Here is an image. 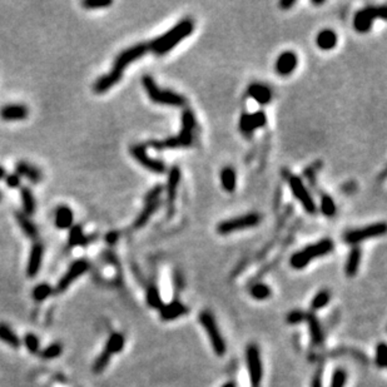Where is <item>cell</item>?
Listing matches in <instances>:
<instances>
[{"label":"cell","instance_id":"f6af8a7d","mask_svg":"<svg viewBox=\"0 0 387 387\" xmlns=\"http://www.w3.org/2000/svg\"><path fill=\"white\" fill-rule=\"evenodd\" d=\"M4 180H5L6 186H8L9 188H19V187H20L21 178L19 177V176L16 173L6 174V177L4 178Z\"/></svg>","mask_w":387,"mask_h":387},{"label":"cell","instance_id":"4fadbf2b","mask_svg":"<svg viewBox=\"0 0 387 387\" xmlns=\"http://www.w3.org/2000/svg\"><path fill=\"white\" fill-rule=\"evenodd\" d=\"M130 154L137 159L140 164L149 171L154 172V173H163L166 171V166L163 162L158 161V159H153L147 154V146L146 144H134L130 147Z\"/></svg>","mask_w":387,"mask_h":387},{"label":"cell","instance_id":"74e56055","mask_svg":"<svg viewBox=\"0 0 387 387\" xmlns=\"http://www.w3.org/2000/svg\"><path fill=\"white\" fill-rule=\"evenodd\" d=\"M328 302H330V293H328V291H321L318 292L316 296L313 297V299H312V303H311V307L312 309H320V308H323L325 306H327Z\"/></svg>","mask_w":387,"mask_h":387},{"label":"cell","instance_id":"7c38bea8","mask_svg":"<svg viewBox=\"0 0 387 387\" xmlns=\"http://www.w3.org/2000/svg\"><path fill=\"white\" fill-rule=\"evenodd\" d=\"M289 183L292 193H293L294 197L299 200V203H301L302 207L304 208V210H306L307 213L313 214L314 212H316V203H314L313 198L309 194L307 188L304 187L301 178L294 177V176H290Z\"/></svg>","mask_w":387,"mask_h":387},{"label":"cell","instance_id":"52a82bcc","mask_svg":"<svg viewBox=\"0 0 387 387\" xmlns=\"http://www.w3.org/2000/svg\"><path fill=\"white\" fill-rule=\"evenodd\" d=\"M376 18L387 19V10L385 6L381 8H375V6H369L362 10L357 11L354 18V28L359 33H367L371 29L372 23Z\"/></svg>","mask_w":387,"mask_h":387},{"label":"cell","instance_id":"44dd1931","mask_svg":"<svg viewBox=\"0 0 387 387\" xmlns=\"http://www.w3.org/2000/svg\"><path fill=\"white\" fill-rule=\"evenodd\" d=\"M15 218L16 222H18L19 227L21 228L23 233L25 234L26 237L31 239H35L38 237V228L37 226L31 222V219L24 213L23 210H18L15 212Z\"/></svg>","mask_w":387,"mask_h":387},{"label":"cell","instance_id":"8d00e7d4","mask_svg":"<svg viewBox=\"0 0 387 387\" xmlns=\"http://www.w3.org/2000/svg\"><path fill=\"white\" fill-rule=\"evenodd\" d=\"M24 345H25V347L28 348V351L30 352V354L37 355L40 352L39 338H38L35 335H33V333H28V335H25V337H24Z\"/></svg>","mask_w":387,"mask_h":387},{"label":"cell","instance_id":"7402d4cb","mask_svg":"<svg viewBox=\"0 0 387 387\" xmlns=\"http://www.w3.org/2000/svg\"><path fill=\"white\" fill-rule=\"evenodd\" d=\"M187 312V308L183 306L181 302L174 301L172 303L167 304V306H162L161 308V317L164 321L176 320V318L181 317Z\"/></svg>","mask_w":387,"mask_h":387},{"label":"cell","instance_id":"e575fe53","mask_svg":"<svg viewBox=\"0 0 387 387\" xmlns=\"http://www.w3.org/2000/svg\"><path fill=\"white\" fill-rule=\"evenodd\" d=\"M110 357L112 356L108 354L107 351L103 350V352H101V354L99 355L98 357H97L96 362H94V365H93L94 374H100V372H103L104 370L107 369V366L109 365Z\"/></svg>","mask_w":387,"mask_h":387},{"label":"cell","instance_id":"f1b7e54d","mask_svg":"<svg viewBox=\"0 0 387 387\" xmlns=\"http://www.w3.org/2000/svg\"><path fill=\"white\" fill-rule=\"evenodd\" d=\"M221 183L222 187L227 192H233L236 190L237 185V177L236 172L232 167H224L221 172Z\"/></svg>","mask_w":387,"mask_h":387},{"label":"cell","instance_id":"30bf717a","mask_svg":"<svg viewBox=\"0 0 387 387\" xmlns=\"http://www.w3.org/2000/svg\"><path fill=\"white\" fill-rule=\"evenodd\" d=\"M386 232V223L381 222V223H374L370 226L362 227V228L354 229L350 231L343 236L346 243L350 244H357L360 242H364L366 239L372 238V237L382 236Z\"/></svg>","mask_w":387,"mask_h":387},{"label":"cell","instance_id":"7bdbcfd3","mask_svg":"<svg viewBox=\"0 0 387 387\" xmlns=\"http://www.w3.org/2000/svg\"><path fill=\"white\" fill-rule=\"evenodd\" d=\"M82 5L86 9L107 8V6L112 5V1L110 0H84Z\"/></svg>","mask_w":387,"mask_h":387},{"label":"cell","instance_id":"836d02e7","mask_svg":"<svg viewBox=\"0 0 387 387\" xmlns=\"http://www.w3.org/2000/svg\"><path fill=\"white\" fill-rule=\"evenodd\" d=\"M53 293V289L48 284H40L34 287L33 298L38 302H43Z\"/></svg>","mask_w":387,"mask_h":387},{"label":"cell","instance_id":"bcb514c9","mask_svg":"<svg viewBox=\"0 0 387 387\" xmlns=\"http://www.w3.org/2000/svg\"><path fill=\"white\" fill-rule=\"evenodd\" d=\"M162 191H163V187H162V186H157V187H154L153 190H152L151 192H149L148 194L146 195V198H144L146 203L154 202V200H159V195H161Z\"/></svg>","mask_w":387,"mask_h":387},{"label":"cell","instance_id":"83f0119b","mask_svg":"<svg viewBox=\"0 0 387 387\" xmlns=\"http://www.w3.org/2000/svg\"><path fill=\"white\" fill-rule=\"evenodd\" d=\"M306 321L307 323H308L309 332H311V337L313 343L314 345H321V343L323 342V332L320 323H318V320L314 317L313 314L309 313L306 316Z\"/></svg>","mask_w":387,"mask_h":387},{"label":"cell","instance_id":"603a6c76","mask_svg":"<svg viewBox=\"0 0 387 387\" xmlns=\"http://www.w3.org/2000/svg\"><path fill=\"white\" fill-rule=\"evenodd\" d=\"M248 94H250L251 98L255 99L257 103L263 104V105L270 103L271 99H272V93H271L270 89L266 86H263V84H251L250 88H248Z\"/></svg>","mask_w":387,"mask_h":387},{"label":"cell","instance_id":"5bb4252c","mask_svg":"<svg viewBox=\"0 0 387 387\" xmlns=\"http://www.w3.org/2000/svg\"><path fill=\"white\" fill-rule=\"evenodd\" d=\"M267 123V117L263 112H256L252 114L244 113L239 120V129L244 135H251L255 129L265 127Z\"/></svg>","mask_w":387,"mask_h":387},{"label":"cell","instance_id":"1f68e13d","mask_svg":"<svg viewBox=\"0 0 387 387\" xmlns=\"http://www.w3.org/2000/svg\"><path fill=\"white\" fill-rule=\"evenodd\" d=\"M69 231V238H68V243L70 247H76V246H84L87 243V238L84 237L83 228L81 224H76V226L70 227Z\"/></svg>","mask_w":387,"mask_h":387},{"label":"cell","instance_id":"f546056e","mask_svg":"<svg viewBox=\"0 0 387 387\" xmlns=\"http://www.w3.org/2000/svg\"><path fill=\"white\" fill-rule=\"evenodd\" d=\"M159 207V200H154V202H149L146 203V207L144 209L142 210V213L137 217L134 222V227L135 228H140V227H143L147 222L149 221V218L152 217V214L154 213L157 210V208Z\"/></svg>","mask_w":387,"mask_h":387},{"label":"cell","instance_id":"2e32d148","mask_svg":"<svg viewBox=\"0 0 387 387\" xmlns=\"http://www.w3.org/2000/svg\"><path fill=\"white\" fill-rule=\"evenodd\" d=\"M297 63H298V60H297V55L294 54V53L285 52L276 60L275 69L280 76H290V74L296 69Z\"/></svg>","mask_w":387,"mask_h":387},{"label":"cell","instance_id":"c3c4849f","mask_svg":"<svg viewBox=\"0 0 387 387\" xmlns=\"http://www.w3.org/2000/svg\"><path fill=\"white\" fill-rule=\"evenodd\" d=\"M294 4H296L294 0H284V1H281L280 3V6L282 9H285V10H287V9H290L291 6H293Z\"/></svg>","mask_w":387,"mask_h":387},{"label":"cell","instance_id":"d6986e66","mask_svg":"<svg viewBox=\"0 0 387 387\" xmlns=\"http://www.w3.org/2000/svg\"><path fill=\"white\" fill-rule=\"evenodd\" d=\"M74 216L73 210L70 209L68 205H59L55 209L54 223L59 229H68L73 226Z\"/></svg>","mask_w":387,"mask_h":387},{"label":"cell","instance_id":"681fc988","mask_svg":"<svg viewBox=\"0 0 387 387\" xmlns=\"http://www.w3.org/2000/svg\"><path fill=\"white\" fill-rule=\"evenodd\" d=\"M118 239V233L117 232H109V233L105 236V241L108 242V243H114L115 241Z\"/></svg>","mask_w":387,"mask_h":387},{"label":"cell","instance_id":"5b68a950","mask_svg":"<svg viewBox=\"0 0 387 387\" xmlns=\"http://www.w3.org/2000/svg\"><path fill=\"white\" fill-rule=\"evenodd\" d=\"M333 250V242L331 239L326 238L322 241L313 243L308 247L303 248L299 252L294 253L291 257V266L296 270L306 267L313 258L322 257V256L328 255Z\"/></svg>","mask_w":387,"mask_h":387},{"label":"cell","instance_id":"7dc6e473","mask_svg":"<svg viewBox=\"0 0 387 387\" xmlns=\"http://www.w3.org/2000/svg\"><path fill=\"white\" fill-rule=\"evenodd\" d=\"M311 387H322V370H318L317 374L314 375Z\"/></svg>","mask_w":387,"mask_h":387},{"label":"cell","instance_id":"60d3db41","mask_svg":"<svg viewBox=\"0 0 387 387\" xmlns=\"http://www.w3.org/2000/svg\"><path fill=\"white\" fill-rule=\"evenodd\" d=\"M346 380H347V374H346L345 370H336V371L333 372L330 387H345Z\"/></svg>","mask_w":387,"mask_h":387},{"label":"cell","instance_id":"f907efd6","mask_svg":"<svg viewBox=\"0 0 387 387\" xmlns=\"http://www.w3.org/2000/svg\"><path fill=\"white\" fill-rule=\"evenodd\" d=\"M6 177V171L3 166H0V181H3Z\"/></svg>","mask_w":387,"mask_h":387},{"label":"cell","instance_id":"f35d334b","mask_svg":"<svg viewBox=\"0 0 387 387\" xmlns=\"http://www.w3.org/2000/svg\"><path fill=\"white\" fill-rule=\"evenodd\" d=\"M251 294L255 297L256 299H262L268 298L271 296V289L265 284H257L251 289Z\"/></svg>","mask_w":387,"mask_h":387},{"label":"cell","instance_id":"e0dca14e","mask_svg":"<svg viewBox=\"0 0 387 387\" xmlns=\"http://www.w3.org/2000/svg\"><path fill=\"white\" fill-rule=\"evenodd\" d=\"M29 109L28 107L23 104H8L4 105L0 110V117L1 119L8 120V122H14V120H23L28 118Z\"/></svg>","mask_w":387,"mask_h":387},{"label":"cell","instance_id":"cb8c5ba5","mask_svg":"<svg viewBox=\"0 0 387 387\" xmlns=\"http://www.w3.org/2000/svg\"><path fill=\"white\" fill-rule=\"evenodd\" d=\"M181 181V171L178 167H173L169 171L168 183H167V195H168V202L173 203L176 197H177V190Z\"/></svg>","mask_w":387,"mask_h":387},{"label":"cell","instance_id":"6da1fadb","mask_svg":"<svg viewBox=\"0 0 387 387\" xmlns=\"http://www.w3.org/2000/svg\"><path fill=\"white\" fill-rule=\"evenodd\" d=\"M148 52L149 48L146 43H139V44L133 45V47L123 50V52L115 58L114 63H113V68L109 73L100 77L99 79H97L93 86V91L98 94L105 93L107 91H109L113 86L119 83L125 68L132 64L134 60L143 57V55Z\"/></svg>","mask_w":387,"mask_h":387},{"label":"cell","instance_id":"d6a6232c","mask_svg":"<svg viewBox=\"0 0 387 387\" xmlns=\"http://www.w3.org/2000/svg\"><path fill=\"white\" fill-rule=\"evenodd\" d=\"M63 352V346L62 343L55 342L52 343V345L48 346L47 348H44L43 351H40L39 355L42 359L44 360H54L57 357H59Z\"/></svg>","mask_w":387,"mask_h":387},{"label":"cell","instance_id":"ee69618b","mask_svg":"<svg viewBox=\"0 0 387 387\" xmlns=\"http://www.w3.org/2000/svg\"><path fill=\"white\" fill-rule=\"evenodd\" d=\"M306 316L302 311H292L291 313L287 316V321L289 323H292V325H296V323H301L303 321H306Z\"/></svg>","mask_w":387,"mask_h":387},{"label":"cell","instance_id":"ffe728a7","mask_svg":"<svg viewBox=\"0 0 387 387\" xmlns=\"http://www.w3.org/2000/svg\"><path fill=\"white\" fill-rule=\"evenodd\" d=\"M316 44L322 50H331L337 44V34L332 29H323L316 37Z\"/></svg>","mask_w":387,"mask_h":387},{"label":"cell","instance_id":"3957f363","mask_svg":"<svg viewBox=\"0 0 387 387\" xmlns=\"http://www.w3.org/2000/svg\"><path fill=\"white\" fill-rule=\"evenodd\" d=\"M195 127L194 115L191 110H186L182 115V129L177 137L168 138L166 140H153L151 143L147 144V147L151 146L156 149H172L180 148V147H188L192 144V133Z\"/></svg>","mask_w":387,"mask_h":387},{"label":"cell","instance_id":"d590c367","mask_svg":"<svg viewBox=\"0 0 387 387\" xmlns=\"http://www.w3.org/2000/svg\"><path fill=\"white\" fill-rule=\"evenodd\" d=\"M147 302L151 307L153 308H162L163 303H162V298L161 294H159V291L157 287H149L148 291H147Z\"/></svg>","mask_w":387,"mask_h":387},{"label":"cell","instance_id":"ac0fdd59","mask_svg":"<svg viewBox=\"0 0 387 387\" xmlns=\"http://www.w3.org/2000/svg\"><path fill=\"white\" fill-rule=\"evenodd\" d=\"M15 173L19 177H25L30 181L31 183H39L43 180V174L39 168H37L33 164L28 162L20 161L15 164Z\"/></svg>","mask_w":387,"mask_h":387},{"label":"cell","instance_id":"9c48e42d","mask_svg":"<svg viewBox=\"0 0 387 387\" xmlns=\"http://www.w3.org/2000/svg\"><path fill=\"white\" fill-rule=\"evenodd\" d=\"M246 361H247L248 372H250L251 386L260 387L263 376V366L261 360L260 350L256 345H250L246 350Z\"/></svg>","mask_w":387,"mask_h":387},{"label":"cell","instance_id":"ba28073f","mask_svg":"<svg viewBox=\"0 0 387 387\" xmlns=\"http://www.w3.org/2000/svg\"><path fill=\"white\" fill-rule=\"evenodd\" d=\"M261 216L258 213H248L244 216H239L237 218L227 219V221L221 222L217 226V231L221 234H229L233 232L241 231V229L251 228L257 224H260Z\"/></svg>","mask_w":387,"mask_h":387},{"label":"cell","instance_id":"8992f818","mask_svg":"<svg viewBox=\"0 0 387 387\" xmlns=\"http://www.w3.org/2000/svg\"><path fill=\"white\" fill-rule=\"evenodd\" d=\"M199 321L200 325H202L203 328L205 330V333L208 335L210 345L213 347L214 354H216L217 356H223V355L226 354L227 346L226 342H224L223 336L219 332V328L218 326H217L213 316H212L209 312L204 311L199 314Z\"/></svg>","mask_w":387,"mask_h":387},{"label":"cell","instance_id":"4316f807","mask_svg":"<svg viewBox=\"0 0 387 387\" xmlns=\"http://www.w3.org/2000/svg\"><path fill=\"white\" fill-rule=\"evenodd\" d=\"M0 340L13 348H19L21 345V341L18 337V335H15L10 326L5 325V323H0Z\"/></svg>","mask_w":387,"mask_h":387},{"label":"cell","instance_id":"4dcf8cb0","mask_svg":"<svg viewBox=\"0 0 387 387\" xmlns=\"http://www.w3.org/2000/svg\"><path fill=\"white\" fill-rule=\"evenodd\" d=\"M123 347H124V336L122 333H113L108 338L107 345H105L104 350L112 356L114 354H119L120 351L123 350Z\"/></svg>","mask_w":387,"mask_h":387},{"label":"cell","instance_id":"8fae6325","mask_svg":"<svg viewBox=\"0 0 387 387\" xmlns=\"http://www.w3.org/2000/svg\"><path fill=\"white\" fill-rule=\"evenodd\" d=\"M88 268H89V262L87 260H83V258H82V260L74 261V262L70 265V267L68 268L65 275L63 276V277L60 278L59 282H58L55 292H57V293H63L64 291H67L68 287L73 284L74 281L78 280L81 276H83L84 273L88 271Z\"/></svg>","mask_w":387,"mask_h":387},{"label":"cell","instance_id":"f5cc1de1","mask_svg":"<svg viewBox=\"0 0 387 387\" xmlns=\"http://www.w3.org/2000/svg\"><path fill=\"white\" fill-rule=\"evenodd\" d=\"M1 199H3V193L0 192V200H1Z\"/></svg>","mask_w":387,"mask_h":387},{"label":"cell","instance_id":"816d5d0a","mask_svg":"<svg viewBox=\"0 0 387 387\" xmlns=\"http://www.w3.org/2000/svg\"><path fill=\"white\" fill-rule=\"evenodd\" d=\"M222 387H236V384H234V382H227V384L223 385Z\"/></svg>","mask_w":387,"mask_h":387},{"label":"cell","instance_id":"b9f144b4","mask_svg":"<svg viewBox=\"0 0 387 387\" xmlns=\"http://www.w3.org/2000/svg\"><path fill=\"white\" fill-rule=\"evenodd\" d=\"M376 364L377 366L385 369L387 364V347L385 343H380L376 347Z\"/></svg>","mask_w":387,"mask_h":387},{"label":"cell","instance_id":"484cf974","mask_svg":"<svg viewBox=\"0 0 387 387\" xmlns=\"http://www.w3.org/2000/svg\"><path fill=\"white\" fill-rule=\"evenodd\" d=\"M20 197H21V204H23V212L26 216H31L35 212L37 208V202L34 198L33 192L29 187H21L20 190Z\"/></svg>","mask_w":387,"mask_h":387},{"label":"cell","instance_id":"7a4b0ae2","mask_svg":"<svg viewBox=\"0 0 387 387\" xmlns=\"http://www.w3.org/2000/svg\"><path fill=\"white\" fill-rule=\"evenodd\" d=\"M193 31V23L190 19H185L177 25H174L171 30L164 33L159 38L154 39L148 45L149 49L157 55H164L171 52L177 44H180L185 38L190 37Z\"/></svg>","mask_w":387,"mask_h":387},{"label":"cell","instance_id":"9a60e30c","mask_svg":"<svg viewBox=\"0 0 387 387\" xmlns=\"http://www.w3.org/2000/svg\"><path fill=\"white\" fill-rule=\"evenodd\" d=\"M43 255H44V246L40 242H35L31 247L28 266H26V275L29 277H35L39 273L40 267H42Z\"/></svg>","mask_w":387,"mask_h":387},{"label":"cell","instance_id":"277c9868","mask_svg":"<svg viewBox=\"0 0 387 387\" xmlns=\"http://www.w3.org/2000/svg\"><path fill=\"white\" fill-rule=\"evenodd\" d=\"M142 84H143L149 99L153 103L163 104V105H173V107H181L186 103L185 97L174 93V92L163 91V89L159 88L151 76H144L142 78Z\"/></svg>","mask_w":387,"mask_h":387},{"label":"cell","instance_id":"ab89813d","mask_svg":"<svg viewBox=\"0 0 387 387\" xmlns=\"http://www.w3.org/2000/svg\"><path fill=\"white\" fill-rule=\"evenodd\" d=\"M321 210L327 217H332L336 213V204L330 195H322L321 199Z\"/></svg>","mask_w":387,"mask_h":387},{"label":"cell","instance_id":"d4e9b609","mask_svg":"<svg viewBox=\"0 0 387 387\" xmlns=\"http://www.w3.org/2000/svg\"><path fill=\"white\" fill-rule=\"evenodd\" d=\"M360 262H361V250L359 247H355L348 255L347 262L345 266V272L348 277H354L357 275Z\"/></svg>","mask_w":387,"mask_h":387}]
</instances>
